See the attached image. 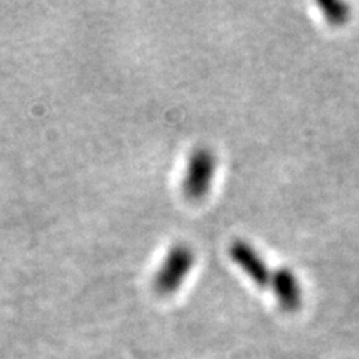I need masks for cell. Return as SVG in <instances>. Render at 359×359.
Wrapping results in <instances>:
<instances>
[{
	"instance_id": "6da1fadb",
	"label": "cell",
	"mask_w": 359,
	"mask_h": 359,
	"mask_svg": "<svg viewBox=\"0 0 359 359\" xmlns=\"http://www.w3.org/2000/svg\"><path fill=\"white\" fill-rule=\"evenodd\" d=\"M195 253L186 244H177L166 255L159 271L154 276V289L161 295H170L182 286L190 268L194 266Z\"/></svg>"
},
{
	"instance_id": "7a4b0ae2",
	"label": "cell",
	"mask_w": 359,
	"mask_h": 359,
	"mask_svg": "<svg viewBox=\"0 0 359 359\" xmlns=\"http://www.w3.org/2000/svg\"><path fill=\"white\" fill-rule=\"evenodd\" d=\"M215 170L216 156L210 149L199 147L190 153L183 182L184 195L192 201L204 198L210 190Z\"/></svg>"
},
{
	"instance_id": "3957f363",
	"label": "cell",
	"mask_w": 359,
	"mask_h": 359,
	"mask_svg": "<svg viewBox=\"0 0 359 359\" xmlns=\"http://www.w3.org/2000/svg\"><path fill=\"white\" fill-rule=\"evenodd\" d=\"M229 255L232 257V261L237 264L257 286L265 287L271 282L273 274L269 271L268 265L265 264L261 255L256 252L255 247H252L249 243H245L243 240L233 241L229 247Z\"/></svg>"
},
{
	"instance_id": "277c9868",
	"label": "cell",
	"mask_w": 359,
	"mask_h": 359,
	"mask_svg": "<svg viewBox=\"0 0 359 359\" xmlns=\"http://www.w3.org/2000/svg\"><path fill=\"white\" fill-rule=\"evenodd\" d=\"M269 285L273 286L274 295L283 310L292 313L301 307L302 292L295 274L292 273V269L278 268L271 276V282H269Z\"/></svg>"
},
{
	"instance_id": "5b68a950",
	"label": "cell",
	"mask_w": 359,
	"mask_h": 359,
	"mask_svg": "<svg viewBox=\"0 0 359 359\" xmlns=\"http://www.w3.org/2000/svg\"><path fill=\"white\" fill-rule=\"evenodd\" d=\"M318 6L331 26H343L351 18V6L339 0H323L318 2Z\"/></svg>"
}]
</instances>
